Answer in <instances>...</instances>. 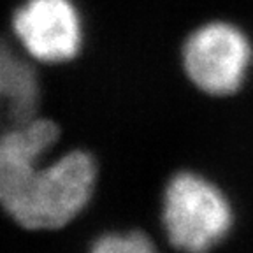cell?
<instances>
[{
    "instance_id": "obj_1",
    "label": "cell",
    "mask_w": 253,
    "mask_h": 253,
    "mask_svg": "<svg viewBox=\"0 0 253 253\" xmlns=\"http://www.w3.org/2000/svg\"><path fill=\"white\" fill-rule=\"evenodd\" d=\"M58 134V125L46 118L0 134V206L25 229L67 225L93 194L97 166L86 151H69L44 164Z\"/></svg>"
},
{
    "instance_id": "obj_2",
    "label": "cell",
    "mask_w": 253,
    "mask_h": 253,
    "mask_svg": "<svg viewBox=\"0 0 253 253\" xmlns=\"http://www.w3.org/2000/svg\"><path fill=\"white\" fill-rule=\"evenodd\" d=\"M164 227L174 248L208 253L229 234L232 208L221 190L194 172H179L164 194Z\"/></svg>"
},
{
    "instance_id": "obj_6",
    "label": "cell",
    "mask_w": 253,
    "mask_h": 253,
    "mask_svg": "<svg viewBox=\"0 0 253 253\" xmlns=\"http://www.w3.org/2000/svg\"><path fill=\"white\" fill-rule=\"evenodd\" d=\"M90 253H158L142 232L106 234L93 243Z\"/></svg>"
},
{
    "instance_id": "obj_4",
    "label": "cell",
    "mask_w": 253,
    "mask_h": 253,
    "mask_svg": "<svg viewBox=\"0 0 253 253\" xmlns=\"http://www.w3.org/2000/svg\"><path fill=\"white\" fill-rule=\"evenodd\" d=\"M12 28L32 58L67 62L83 42L81 18L71 0H27L12 16Z\"/></svg>"
},
{
    "instance_id": "obj_3",
    "label": "cell",
    "mask_w": 253,
    "mask_h": 253,
    "mask_svg": "<svg viewBox=\"0 0 253 253\" xmlns=\"http://www.w3.org/2000/svg\"><path fill=\"white\" fill-rule=\"evenodd\" d=\"M253 58L248 37L225 21L199 27L183 46L190 81L210 95H230L245 81Z\"/></svg>"
},
{
    "instance_id": "obj_5",
    "label": "cell",
    "mask_w": 253,
    "mask_h": 253,
    "mask_svg": "<svg viewBox=\"0 0 253 253\" xmlns=\"http://www.w3.org/2000/svg\"><path fill=\"white\" fill-rule=\"evenodd\" d=\"M39 81L34 69L0 41V125H21L36 118Z\"/></svg>"
}]
</instances>
